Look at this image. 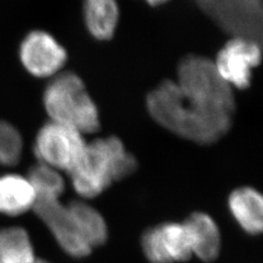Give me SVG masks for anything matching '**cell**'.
I'll list each match as a JSON object with an SVG mask.
<instances>
[{"instance_id":"6da1fadb","label":"cell","mask_w":263,"mask_h":263,"mask_svg":"<svg viewBox=\"0 0 263 263\" xmlns=\"http://www.w3.org/2000/svg\"><path fill=\"white\" fill-rule=\"evenodd\" d=\"M147 109L159 125L201 145L223 138L233 124V88L206 57L190 55L178 66L177 80H164L147 97Z\"/></svg>"},{"instance_id":"7a4b0ae2","label":"cell","mask_w":263,"mask_h":263,"mask_svg":"<svg viewBox=\"0 0 263 263\" xmlns=\"http://www.w3.org/2000/svg\"><path fill=\"white\" fill-rule=\"evenodd\" d=\"M35 191L33 211L51 230L56 241L75 258L87 257L92 250L81 239L73 226L66 204L61 202L65 182L61 172L42 163L33 166L27 176Z\"/></svg>"},{"instance_id":"3957f363","label":"cell","mask_w":263,"mask_h":263,"mask_svg":"<svg viewBox=\"0 0 263 263\" xmlns=\"http://www.w3.org/2000/svg\"><path fill=\"white\" fill-rule=\"evenodd\" d=\"M136 168L135 157L126 151L121 139L110 136L87 144L84 157L69 177L76 192L91 199L115 181L130 176Z\"/></svg>"},{"instance_id":"277c9868","label":"cell","mask_w":263,"mask_h":263,"mask_svg":"<svg viewBox=\"0 0 263 263\" xmlns=\"http://www.w3.org/2000/svg\"><path fill=\"white\" fill-rule=\"evenodd\" d=\"M43 102L51 121L69 126L82 135L95 133L100 127L97 105L76 73L57 75L47 85Z\"/></svg>"},{"instance_id":"5b68a950","label":"cell","mask_w":263,"mask_h":263,"mask_svg":"<svg viewBox=\"0 0 263 263\" xmlns=\"http://www.w3.org/2000/svg\"><path fill=\"white\" fill-rule=\"evenodd\" d=\"M86 148L84 135L78 130L51 121L39 130L34 154L39 163L70 175L84 157Z\"/></svg>"},{"instance_id":"8992f818","label":"cell","mask_w":263,"mask_h":263,"mask_svg":"<svg viewBox=\"0 0 263 263\" xmlns=\"http://www.w3.org/2000/svg\"><path fill=\"white\" fill-rule=\"evenodd\" d=\"M194 3L230 35L261 44V0H194Z\"/></svg>"},{"instance_id":"52a82bcc","label":"cell","mask_w":263,"mask_h":263,"mask_svg":"<svg viewBox=\"0 0 263 263\" xmlns=\"http://www.w3.org/2000/svg\"><path fill=\"white\" fill-rule=\"evenodd\" d=\"M260 62V43L243 37H233L218 52L216 61L213 63L227 85L247 89L250 86L251 70Z\"/></svg>"},{"instance_id":"ba28073f","label":"cell","mask_w":263,"mask_h":263,"mask_svg":"<svg viewBox=\"0 0 263 263\" xmlns=\"http://www.w3.org/2000/svg\"><path fill=\"white\" fill-rule=\"evenodd\" d=\"M20 60L30 73L39 78L56 75L67 61L64 47L48 33L33 31L20 46Z\"/></svg>"},{"instance_id":"9c48e42d","label":"cell","mask_w":263,"mask_h":263,"mask_svg":"<svg viewBox=\"0 0 263 263\" xmlns=\"http://www.w3.org/2000/svg\"><path fill=\"white\" fill-rule=\"evenodd\" d=\"M143 251L152 263H175L192 257L183 224L166 223L148 229L142 239Z\"/></svg>"},{"instance_id":"30bf717a","label":"cell","mask_w":263,"mask_h":263,"mask_svg":"<svg viewBox=\"0 0 263 263\" xmlns=\"http://www.w3.org/2000/svg\"><path fill=\"white\" fill-rule=\"evenodd\" d=\"M192 253L203 261H213L220 250V234L214 219L204 213H194L183 223Z\"/></svg>"},{"instance_id":"8fae6325","label":"cell","mask_w":263,"mask_h":263,"mask_svg":"<svg viewBox=\"0 0 263 263\" xmlns=\"http://www.w3.org/2000/svg\"><path fill=\"white\" fill-rule=\"evenodd\" d=\"M35 191L28 177L5 175L0 177V213L18 216L33 209Z\"/></svg>"},{"instance_id":"7c38bea8","label":"cell","mask_w":263,"mask_h":263,"mask_svg":"<svg viewBox=\"0 0 263 263\" xmlns=\"http://www.w3.org/2000/svg\"><path fill=\"white\" fill-rule=\"evenodd\" d=\"M229 209L239 225L251 235L260 234L263 228V200L252 187L243 186L229 196Z\"/></svg>"},{"instance_id":"4fadbf2b","label":"cell","mask_w":263,"mask_h":263,"mask_svg":"<svg viewBox=\"0 0 263 263\" xmlns=\"http://www.w3.org/2000/svg\"><path fill=\"white\" fill-rule=\"evenodd\" d=\"M66 206L77 233L90 249L104 243L108 238V227L100 213L81 201L69 202Z\"/></svg>"},{"instance_id":"5bb4252c","label":"cell","mask_w":263,"mask_h":263,"mask_svg":"<svg viewBox=\"0 0 263 263\" xmlns=\"http://www.w3.org/2000/svg\"><path fill=\"white\" fill-rule=\"evenodd\" d=\"M86 26L93 37L100 41L110 40L119 22L117 0H84Z\"/></svg>"},{"instance_id":"9a60e30c","label":"cell","mask_w":263,"mask_h":263,"mask_svg":"<svg viewBox=\"0 0 263 263\" xmlns=\"http://www.w3.org/2000/svg\"><path fill=\"white\" fill-rule=\"evenodd\" d=\"M0 263H49L35 256L30 236L22 227L0 228Z\"/></svg>"},{"instance_id":"2e32d148","label":"cell","mask_w":263,"mask_h":263,"mask_svg":"<svg viewBox=\"0 0 263 263\" xmlns=\"http://www.w3.org/2000/svg\"><path fill=\"white\" fill-rule=\"evenodd\" d=\"M23 142L20 132L12 124L0 120V164L14 166L21 159Z\"/></svg>"},{"instance_id":"e0dca14e","label":"cell","mask_w":263,"mask_h":263,"mask_svg":"<svg viewBox=\"0 0 263 263\" xmlns=\"http://www.w3.org/2000/svg\"><path fill=\"white\" fill-rule=\"evenodd\" d=\"M145 2L151 5V6H160V5H163V4H167L169 0H145Z\"/></svg>"}]
</instances>
